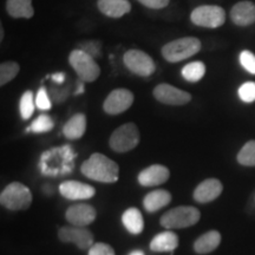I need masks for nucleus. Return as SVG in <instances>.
I'll use <instances>...</instances> for the list:
<instances>
[{"instance_id":"obj_1","label":"nucleus","mask_w":255,"mask_h":255,"mask_svg":"<svg viewBox=\"0 0 255 255\" xmlns=\"http://www.w3.org/2000/svg\"><path fill=\"white\" fill-rule=\"evenodd\" d=\"M72 148L65 145L44 152L40 157V171L46 176H64L73 170L75 159Z\"/></svg>"},{"instance_id":"obj_2","label":"nucleus","mask_w":255,"mask_h":255,"mask_svg":"<svg viewBox=\"0 0 255 255\" xmlns=\"http://www.w3.org/2000/svg\"><path fill=\"white\" fill-rule=\"evenodd\" d=\"M81 170L84 176L102 183H115L120 177V167L116 162L103 154L95 152L83 162Z\"/></svg>"},{"instance_id":"obj_3","label":"nucleus","mask_w":255,"mask_h":255,"mask_svg":"<svg viewBox=\"0 0 255 255\" xmlns=\"http://www.w3.org/2000/svg\"><path fill=\"white\" fill-rule=\"evenodd\" d=\"M201 213L199 209L191 206H178L168 210L159 220L162 227L167 229L188 228L200 221Z\"/></svg>"},{"instance_id":"obj_4","label":"nucleus","mask_w":255,"mask_h":255,"mask_svg":"<svg viewBox=\"0 0 255 255\" xmlns=\"http://www.w3.org/2000/svg\"><path fill=\"white\" fill-rule=\"evenodd\" d=\"M201 50V41L195 37L175 39L162 47V56L170 63H177L190 58Z\"/></svg>"},{"instance_id":"obj_5","label":"nucleus","mask_w":255,"mask_h":255,"mask_svg":"<svg viewBox=\"0 0 255 255\" xmlns=\"http://www.w3.org/2000/svg\"><path fill=\"white\" fill-rule=\"evenodd\" d=\"M0 203L9 210H25L31 206V190L20 182H12L0 194Z\"/></svg>"},{"instance_id":"obj_6","label":"nucleus","mask_w":255,"mask_h":255,"mask_svg":"<svg viewBox=\"0 0 255 255\" xmlns=\"http://www.w3.org/2000/svg\"><path fill=\"white\" fill-rule=\"evenodd\" d=\"M69 63L82 82L91 83L100 77V65L96 63L94 57L88 55L87 52H84L81 49L71 51L69 56Z\"/></svg>"},{"instance_id":"obj_7","label":"nucleus","mask_w":255,"mask_h":255,"mask_svg":"<svg viewBox=\"0 0 255 255\" xmlns=\"http://www.w3.org/2000/svg\"><path fill=\"white\" fill-rule=\"evenodd\" d=\"M139 143V131L135 123H126L111 133L109 145L116 152H128Z\"/></svg>"},{"instance_id":"obj_8","label":"nucleus","mask_w":255,"mask_h":255,"mask_svg":"<svg viewBox=\"0 0 255 255\" xmlns=\"http://www.w3.org/2000/svg\"><path fill=\"white\" fill-rule=\"evenodd\" d=\"M191 23L201 27L218 28L226 21L225 9L216 5H202L194 8L190 14Z\"/></svg>"},{"instance_id":"obj_9","label":"nucleus","mask_w":255,"mask_h":255,"mask_svg":"<svg viewBox=\"0 0 255 255\" xmlns=\"http://www.w3.org/2000/svg\"><path fill=\"white\" fill-rule=\"evenodd\" d=\"M123 62L126 68L130 72L135 73L141 77H148L152 75L156 70L154 59L148 53L141 50H129L124 53Z\"/></svg>"},{"instance_id":"obj_10","label":"nucleus","mask_w":255,"mask_h":255,"mask_svg":"<svg viewBox=\"0 0 255 255\" xmlns=\"http://www.w3.org/2000/svg\"><path fill=\"white\" fill-rule=\"evenodd\" d=\"M58 239L65 244H75L79 250H90L94 245V234L85 227L65 226L58 231Z\"/></svg>"},{"instance_id":"obj_11","label":"nucleus","mask_w":255,"mask_h":255,"mask_svg":"<svg viewBox=\"0 0 255 255\" xmlns=\"http://www.w3.org/2000/svg\"><path fill=\"white\" fill-rule=\"evenodd\" d=\"M133 94L128 89H116L105 98L103 109L108 115H120L131 107Z\"/></svg>"},{"instance_id":"obj_12","label":"nucleus","mask_w":255,"mask_h":255,"mask_svg":"<svg viewBox=\"0 0 255 255\" xmlns=\"http://www.w3.org/2000/svg\"><path fill=\"white\" fill-rule=\"evenodd\" d=\"M154 97L161 103L167 105H184L191 101L189 92L181 90L173 85L162 83L154 89Z\"/></svg>"},{"instance_id":"obj_13","label":"nucleus","mask_w":255,"mask_h":255,"mask_svg":"<svg viewBox=\"0 0 255 255\" xmlns=\"http://www.w3.org/2000/svg\"><path fill=\"white\" fill-rule=\"evenodd\" d=\"M96 209L87 203H78L69 207L65 213V219L70 225L77 226V227H87L95 221Z\"/></svg>"},{"instance_id":"obj_14","label":"nucleus","mask_w":255,"mask_h":255,"mask_svg":"<svg viewBox=\"0 0 255 255\" xmlns=\"http://www.w3.org/2000/svg\"><path fill=\"white\" fill-rule=\"evenodd\" d=\"M59 193L66 200L78 201L88 200L95 196L96 189L90 184L78 182V181H65L59 186Z\"/></svg>"},{"instance_id":"obj_15","label":"nucleus","mask_w":255,"mask_h":255,"mask_svg":"<svg viewBox=\"0 0 255 255\" xmlns=\"http://www.w3.org/2000/svg\"><path fill=\"white\" fill-rule=\"evenodd\" d=\"M170 173L169 169L161 164H152L150 167L143 169L138 174V182L143 187H155L163 184L169 180Z\"/></svg>"},{"instance_id":"obj_16","label":"nucleus","mask_w":255,"mask_h":255,"mask_svg":"<svg viewBox=\"0 0 255 255\" xmlns=\"http://www.w3.org/2000/svg\"><path fill=\"white\" fill-rule=\"evenodd\" d=\"M223 190L218 178H207L194 190V200L199 203H208L218 199Z\"/></svg>"},{"instance_id":"obj_17","label":"nucleus","mask_w":255,"mask_h":255,"mask_svg":"<svg viewBox=\"0 0 255 255\" xmlns=\"http://www.w3.org/2000/svg\"><path fill=\"white\" fill-rule=\"evenodd\" d=\"M232 21L238 26H248L255 23V4L252 1H240L233 6Z\"/></svg>"},{"instance_id":"obj_18","label":"nucleus","mask_w":255,"mask_h":255,"mask_svg":"<svg viewBox=\"0 0 255 255\" xmlns=\"http://www.w3.org/2000/svg\"><path fill=\"white\" fill-rule=\"evenodd\" d=\"M97 6L102 13L110 18H121L131 11L129 0H98Z\"/></svg>"},{"instance_id":"obj_19","label":"nucleus","mask_w":255,"mask_h":255,"mask_svg":"<svg viewBox=\"0 0 255 255\" xmlns=\"http://www.w3.org/2000/svg\"><path fill=\"white\" fill-rule=\"evenodd\" d=\"M178 246V238L175 233L170 231H165L163 233H159L152 239L150 242V250L152 252H169L174 253Z\"/></svg>"},{"instance_id":"obj_20","label":"nucleus","mask_w":255,"mask_h":255,"mask_svg":"<svg viewBox=\"0 0 255 255\" xmlns=\"http://www.w3.org/2000/svg\"><path fill=\"white\" fill-rule=\"evenodd\" d=\"M170 201L171 194L168 190L157 189L146 194L144 200H143V206H144L146 212L155 213L163 208V207L168 206Z\"/></svg>"},{"instance_id":"obj_21","label":"nucleus","mask_w":255,"mask_h":255,"mask_svg":"<svg viewBox=\"0 0 255 255\" xmlns=\"http://www.w3.org/2000/svg\"><path fill=\"white\" fill-rule=\"evenodd\" d=\"M85 130H87V116L84 114H76L63 127V133L68 139L81 138L85 133Z\"/></svg>"},{"instance_id":"obj_22","label":"nucleus","mask_w":255,"mask_h":255,"mask_svg":"<svg viewBox=\"0 0 255 255\" xmlns=\"http://www.w3.org/2000/svg\"><path fill=\"white\" fill-rule=\"evenodd\" d=\"M221 242V234L218 231H209L194 242V251L197 254H208L215 251Z\"/></svg>"},{"instance_id":"obj_23","label":"nucleus","mask_w":255,"mask_h":255,"mask_svg":"<svg viewBox=\"0 0 255 255\" xmlns=\"http://www.w3.org/2000/svg\"><path fill=\"white\" fill-rule=\"evenodd\" d=\"M122 223L130 234L138 235L144 229V220H143L142 213L137 208H129L123 213Z\"/></svg>"},{"instance_id":"obj_24","label":"nucleus","mask_w":255,"mask_h":255,"mask_svg":"<svg viewBox=\"0 0 255 255\" xmlns=\"http://www.w3.org/2000/svg\"><path fill=\"white\" fill-rule=\"evenodd\" d=\"M6 11L12 18L30 19L34 14L32 0H7Z\"/></svg>"},{"instance_id":"obj_25","label":"nucleus","mask_w":255,"mask_h":255,"mask_svg":"<svg viewBox=\"0 0 255 255\" xmlns=\"http://www.w3.org/2000/svg\"><path fill=\"white\" fill-rule=\"evenodd\" d=\"M206 73V65L202 62L187 64L182 69V77L190 83H196L203 78Z\"/></svg>"},{"instance_id":"obj_26","label":"nucleus","mask_w":255,"mask_h":255,"mask_svg":"<svg viewBox=\"0 0 255 255\" xmlns=\"http://www.w3.org/2000/svg\"><path fill=\"white\" fill-rule=\"evenodd\" d=\"M238 162L246 167H255V141H248L238 154Z\"/></svg>"},{"instance_id":"obj_27","label":"nucleus","mask_w":255,"mask_h":255,"mask_svg":"<svg viewBox=\"0 0 255 255\" xmlns=\"http://www.w3.org/2000/svg\"><path fill=\"white\" fill-rule=\"evenodd\" d=\"M20 66L18 63L15 62H4L0 65V85L4 87L5 84H7L15 78V76L18 75Z\"/></svg>"},{"instance_id":"obj_28","label":"nucleus","mask_w":255,"mask_h":255,"mask_svg":"<svg viewBox=\"0 0 255 255\" xmlns=\"http://www.w3.org/2000/svg\"><path fill=\"white\" fill-rule=\"evenodd\" d=\"M53 127H55L53 120L51 119L49 115L43 114L40 115V116H38L37 119L32 122L31 127L28 128L27 130H32V131L36 133H43L52 130Z\"/></svg>"},{"instance_id":"obj_29","label":"nucleus","mask_w":255,"mask_h":255,"mask_svg":"<svg viewBox=\"0 0 255 255\" xmlns=\"http://www.w3.org/2000/svg\"><path fill=\"white\" fill-rule=\"evenodd\" d=\"M34 104L36 101H33V94L31 91H26L21 96L20 104H19V110H20L21 119L28 120L34 113Z\"/></svg>"},{"instance_id":"obj_30","label":"nucleus","mask_w":255,"mask_h":255,"mask_svg":"<svg viewBox=\"0 0 255 255\" xmlns=\"http://www.w3.org/2000/svg\"><path fill=\"white\" fill-rule=\"evenodd\" d=\"M239 97L245 103H253L255 101V82H247L239 88Z\"/></svg>"},{"instance_id":"obj_31","label":"nucleus","mask_w":255,"mask_h":255,"mask_svg":"<svg viewBox=\"0 0 255 255\" xmlns=\"http://www.w3.org/2000/svg\"><path fill=\"white\" fill-rule=\"evenodd\" d=\"M240 63L246 71L255 75V55L251 51L245 50L240 53Z\"/></svg>"},{"instance_id":"obj_32","label":"nucleus","mask_w":255,"mask_h":255,"mask_svg":"<svg viewBox=\"0 0 255 255\" xmlns=\"http://www.w3.org/2000/svg\"><path fill=\"white\" fill-rule=\"evenodd\" d=\"M79 49L87 52L88 55H90L94 58H98L101 57V43L96 40H87L83 41V43L79 44Z\"/></svg>"},{"instance_id":"obj_33","label":"nucleus","mask_w":255,"mask_h":255,"mask_svg":"<svg viewBox=\"0 0 255 255\" xmlns=\"http://www.w3.org/2000/svg\"><path fill=\"white\" fill-rule=\"evenodd\" d=\"M36 105L39 110L43 111H47L51 109L52 107V103H51L49 94H47V90L45 88H40L39 90L37 92L36 96Z\"/></svg>"},{"instance_id":"obj_34","label":"nucleus","mask_w":255,"mask_h":255,"mask_svg":"<svg viewBox=\"0 0 255 255\" xmlns=\"http://www.w3.org/2000/svg\"><path fill=\"white\" fill-rule=\"evenodd\" d=\"M88 255H116L115 254L114 248L110 245L103 244V242H98V244H94L89 250Z\"/></svg>"},{"instance_id":"obj_35","label":"nucleus","mask_w":255,"mask_h":255,"mask_svg":"<svg viewBox=\"0 0 255 255\" xmlns=\"http://www.w3.org/2000/svg\"><path fill=\"white\" fill-rule=\"evenodd\" d=\"M137 1H139L142 5H144L149 8L161 9L167 7L170 0H137Z\"/></svg>"},{"instance_id":"obj_36","label":"nucleus","mask_w":255,"mask_h":255,"mask_svg":"<svg viewBox=\"0 0 255 255\" xmlns=\"http://www.w3.org/2000/svg\"><path fill=\"white\" fill-rule=\"evenodd\" d=\"M52 81L56 83V84H63L64 81H65V73L59 72V73H55L52 76Z\"/></svg>"},{"instance_id":"obj_37","label":"nucleus","mask_w":255,"mask_h":255,"mask_svg":"<svg viewBox=\"0 0 255 255\" xmlns=\"http://www.w3.org/2000/svg\"><path fill=\"white\" fill-rule=\"evenodd\" d=\"M129 255H144V253L142 251H133Z\"/></svg>"},{"instance_id":"obj_38","label":"nucleus","mask_w":255,"mask_h":255,"mask_svg":"<svg viewBox=\"0 0 255 255\" xmlns=\"http://www.w3.org/2000/svg\"><path fill=\"white\" fill-rule=\"evenodd\" d=\"M2 39H4V28L1 26V28H0V40Z\"/></svg>"}]
</instances>
